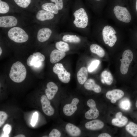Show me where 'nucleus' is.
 <instances>
[{
	"mask_svg": "<svg viewBox=\"0 0 137 137\" xmlns=\"http://www.w3.org/2000/svg\"><path fill=\"white\" fill-rule=\"evenodd\" d=\"M27 71L24 65L21 62L17 61L12 65L9 74L11 79L16 83H20L25 79Z\"/></svg>",
	"mask_w": 137,
	"mask_h": 137,
	"instance_id": "f257e3e1",
	"label": "nucleus"
},
{
	"mask_svg": "<svg viewBox=\"0 0 137 137\" xmlns=\"http://www.w3.org/2000/svg\"><path fill=\"white\" fill-rule=\"evenodd\" d=\"M8 35L11 40L17 43L25 42L29 38L28 35L25 30L18 27L10 29L8 32Z\"/></svg>",
	"mask_w": 137,
	"mask_h": 137,
	"instance_id": "f03ea898",
	"label": "nucleus"
},
{
	"mask_svg": "<svg viewBox=\"0 0 137 137\" xmlns=\"http://www.w3.org/2000/svg\"><path fill=\"white\" fill-rule=\"evenodd\" d=\"M75 19L74 24L77 27L84 28L88 25V18L87 14L83 8L76 10L73 13Z\"/></svg>",
	"mask_w": 137,
	"mask_h": 137,
	"instance_id": "7ed1b4c3",
	"label": "nucleus"
},
{
	"mask_svg": "<svg viewBox=\"0 0 137 137\" xmlns=\"http://www.w3.org/2000/svg\"><path fill=\"white\" fill-rule=\"evenodd\" d=\"M116 32L113 27L109 25L105 26L102 30V35L105 43L109 46H113L117 40L115 34Z\"/></svg>",
	"mask_w": 137,
	"mask_h": 137,
	"instance_id": "20e7f679",
	"label": "nucleus"
},
{
	"mask_svg": "<svg viewBox=\"0 0 137 137\" xmlns=\"http://www.w3.org/2000/svg\"><path fill=\"white\" fill-rule=\"evenodd\" d=\"M122 56V59H120V70L122 74L125 75L127 73L129 66L133 59L134 54L131 50L127 49L124 51Z\"/></svg>",
	"mask_w": 137,
	"mask_h": 137,
	"instance_id": "39448f33",
	"label": "nucleus"
},
{
	"mask_svg": "<svg viewBox=\"0 0 137 137\" xmlns=\"http://www.w3.org/2000/svg\"><path fill=\"white\" fill-rule=\"evenodd\" d=\"M53 72L57 75L59 80L62 83H67L70 81L71 74L67 71L62 64H55L53 67Z\"/></svg>",
	"mask_w": 137,
	"mask_h": 137,
	"instance_id": "423d86ee",
	"label": "nucleus"
},
{
	"mask_svg": "<svg viewBox=\"0 0 137 137\" xmlns=\"http://www.w3.org/2000/svg\"><path fill=\"white\" fill-rule=\"evenodd\" d=\"M113 11L116 17L119 20L126 23H129L130 21L131 15L126 8L116 6L114 8Z\"/></svg>",
	"mask_w": 137,
	"mask_h": 137,
	"instance_id": "0eeeda50",
	"label": "nucleus"
},
{
	"mask_svg": "<svg viewBox=\"0 0 137 137\" xmlns=\"http://www.w3.org/2000/svg\"><path fill=\"white\" fill-rule=\"evenodd\" d=\"M45 59L44 56L39 52L34 53L27 58V65L29 66H34L36 67H39L42 65V62Z\"/></svg>",
	"mask_w": 137,
	"mask_h": 137,
	"instance_id": "6e6552de",
	"label": "nucleus"
},
{
	"mask_svg": "<svg viewBox=\"0 0 137 137\" xmlns=\"http://www.w3.org/2000/svg\"><path fill=\"white\" fill-rule=\"evenodd\" d=\"M87 104L90 109L85 114V118L91 119L97 118L99 115V112L96 108L95 101L93 99H90L87 101Z\"/></svg>",
	"mask_w": 137,
	"mask_h": 137,
	"instance_id": "1a4fd4ad",
	"label": "nucleus"
},
{
	"mask_svg": "<svg viewBox=\"0 0 137 137\" xmlns=\"http://www.w3.org/2000/svg\"><path fill=\"white\" fill-rule=\"evenodd\" d=\"M79 102V99L78 98H74L71 102L65 105L63 108V112L64 114L67 116L72 115L77 110V105Z\"/></svg>",
	"mask_w": 137,
	"mask_h": 137,
	"instance_id": "9d476101",
	"label": "nucleus"
},
{
	"mask_svg": "<svg viewBox=\"0 0 137 137\" xmlns=\"http://www.w3.org/2000/svg\"><path fill=\"white\" fill-rule=\"evenodd\" d=\"M49 99L45 95H42L40 99L42 110L45 114L51 116L54 113V109L50 105Z\"/></svg>",
	"mask_w": 137,
	"mask_h": 137,
	"instance_id": "9b49d317",
	"label": "nucleus"
},
{
	"mask_svg": "<svg viewBox=\"0 0 137 137\" xmlns=\"http://www.w3.org/2000/svg\"><path fill=\"white\" fill-rule=\"evenodd\" d=\"M18 23L17 19L12 16H5L0 17V27L8 28L16 26Z\"/></svg>",
	"mask_w": 137,
	"mask_h": 137,
	"instance_id": "f8f14e48",
	"label": "nucleus"
},
{
	"mask_svg": "<svg viewBox=\"0 0 137 137\" xmlns=\"http://www.w3.org/2000/svg\"><path fill=\"white\" fill-rule=\"evenodd\" d=\"M47 88L45 90L46 95L49 100L53 99L58 92V88L54 82H50L46 84Z\"/></svg>",
	"mask_w": 137,
	"mask_h": 137,
	"instance_id": "ddd939ff",
	"label": "nucleus"
},
{
	"mask_svg": "<svg viewBox=\"0 0 137 137\" xmlns=\"http://www.w3.org/2000/svg\"><path fill=\"white\" fill-rule=\"evenodd\" d=\"M52 31L49 28L45 27L40 29L37 34V38L39 41L44 42L48 40L50 37Z\"/></svg>",
	"mask_w": 137,
	"mask_h": 137,
	"instance_id": "4468645a",
	"label": "nucleus"
},
{
	"mask_svg": "<svg viewBox=\"0 0 137 137\" xmlns=\"http://www.w3.org/2000/svg\"><path fill=\"white\" fill-rule=\"evenodd\" d=\"M128 122V118L123 115L122 112H119L116 114L115 118L112 119L111 123L114 126L122 127L125 126Z\"/></svg>",
	"mask_w": 137,
	"mask_h": 137,
	"instance_id": "2eb2a0df",
	"label": "nucleus"
},
{
	"mask_svg": "<svg viewBox=\"0 0 137 137\" xmlns=\"http://www.w3.org/2000/svg\"><path fill=\"white\" fill-rule=\"evenodd\" d=\"M65 56V52L55 49L52 51L50 54V62L53 64L57 63L62 59Z\"/></svg>",
	"mask_w": 137,
	"mask_h": 137,
	"instance_id": "dca6fc26",
	"label": "nucleus"
},
{
	"mask_svg": "<svg viewBox=\"0 0 137 137\" xmlns=\"http://www.w3.org/2000/svg\"><path fill=\"white\" fill-rule=\"evenodd\" d=\"M104 126L103 122L98 119H95L87 122L85 125V128L91 130H97L102 128Z\"/></svg>",
	"mask_w": 137,
	"mask_h": 137,
	"instance_id": "f3484780",
	"label": "nucleus"
},
{
	"mask_svg": "<svg viewBox=\"0 0 137 137\" xmlns=\"http://www.w3.org/2000/svg\"><path fill=\"white\" fill-rule=\"evenodd\" d=\"M65 128L67 133L72 137L78 136L81 133V131L79 128L71 123L67 124Z\"/></svg>",
	"mask_w": 137,
	"mask_h": 137,
	"instance_id": "a211bd4d",
	"label": "nucleus"
},
{
	"mask_svg": "<svg viewBox=\"0 0 137 137\" xmlns=\"http://www.w3.org/2000/svg\"><path fill=\"white\" fill-rule=\"evenodd\" d=\"M54 16V13L43 9L39 10L36 15L37 19L40 21L51 20Z\"/></svg>",
	"mask_w": 137,
	"mask_h": 137,
	"instance_id": "6ab92c4d",
	"label": "nucleus"
},
{
	"mask_svg": "<svg viewBox=\"0 0 137 137\" xmlns=\"http://www.w3.org/2000/svg\"><path fill=\"white\" fill-rule=\"evenodd\" d=\"M84 87L86 90L93 91L97 93L100 92L101 91L100 86L96 83L94 79L91 78L87 80L84 84Z\"/></svg>",
	"mask_w": 137,
	"mask_h": 137,
	"instance_id": "aec40b11",
	"label": "nucleus"
},
{
	"mask_svg": "<svg viewBox=\"0 0 137 137\" xmlns=\"http://www.w3.org/2000/svg\"><path fill=\"white\" fill-rule=\"evenodd\" d=\"M124 95V93L122 90L114 89L108 91L106 94V96L109 99L117 100L121 98Z\"/></svg>",
	"mask_w": 137,
	"mask_h": 137,
	"instance_id": "412c9836",
	"label": "nucleus"
},
{
	"mask_svg": "<svg viewBox=\"0 0 137 137\" xmlns=\"http://www.w3.org/2000/svg\"><path fill=\"white\" fill-rule=\"evenodd\" d=\"M88 76V70L86 68L81 67L78 72L77 78L79 83L81 85L84 84L87 80Z\"/></svg>",
	"mask_w": 137,
	"mask_h": 137,
	"instance_id": "4be33fe9",
	"label": "nucleus"
},
{
	"mask_svg": "<svg viewBox=\"0 0 137 137\" xmlns=\"http://www.w3.org/2000/svg\"><path fill=\"white\" fill-rule=\"evenodd\" d=\"M41 7L43 9L55 14L58 13L59 10L58 6L51 2L43 3L41 4Z\"/></svg>",
	"mask_w": 137,
	"mask_h": 137,
	"instance_id": "5701e85b",
	"label": "nucleus"
},
{
	"mask_svg": "<svg viewBox=\"0 0 137 137\" xmlns=\"http://www.w3.org/2000/svg\"><path fill=\"white\" fill-rule=\"evenodd\" d=\"M101 82L104 83H106L108 85H111L113 81V77L111 73L106 70L103 71L101 75Z\"/></svg>",
	"mask_w": 137,
	"mask_h": 137,
	"instance_id": "b1692460",
	"label": "nucleus"
},
{
	"mask_svg": "<svg viewBox=\"0 0 137 137\" xmlns=\"http://www.w3.org/2000/svg\"><path fill=\"white\" fill-rule=\"evenodd\" d=\"M90 49L92 53L96 54L100 57H103L105 55V52L104 49L97 44H91L90 46Z\"/></svg>",
	"mask_w": 137,
	"mask_h": 137,
	"instance_id": "393cba45",
	"label": "nucleus"
},
{
	"mask_svg": "<svg viewBox=\"0 0 137 137\" xmlns=\"http://www.w3.org/2000/svg\"><path fill=\"white\" fill-rule=\"evenodd\" d=\"M63 40L65 42L77 43L81 41V39L75 35L67 34L64 35L62 37Z\"/></svg>",
	"mask_w": 137,
	"mask_h": 137,
	"instance_id": "a878e982",
	"label": "nucleus"
},
{
	"mask_svg": "<svg viewBox=\"0 0 137 137\" xmlns=\"http://www.w3.org/2000/svg\"><path fill=\"white\" fill-rule=\"evenodd\" d=\"M126 130L129 133L134 137H137V125L132 122H130L126 127Z\"/></svg>",
	"mask_w": 137,
	"mask_h": 137,
	"instance_id": "bb28decb",
	"label": "nucleus"
},
{
	"mask_svg": "<svg viewBox=\"0 0 137 137\" xmlns=\"http://www.w3.org/2000/svg\"><path fill=\"white\" fill-rule=\"evenodd\" d=\"M55 47L57 49L62 52H66L70 49L68 44L64 41H60L55 44Z\"/></svg>",
	"mask_w": 137,
	"mask_h": 137,
	"instance_id": "cd10ccee",
	"label": "nucleus"
},
{
	"mask_svg": "<svg viewBox=\"0 0 137 137\" xmlns=\"http://www.w3.org/2000/svg\"><path fill=\"white\" fill-rule=\"evenodd\" d=\"M119 106L122 109L128 110L130 108L131 106V102L129 99L124 98L120 100L119 103Z\"/></svg>",
	"mask_w": 137,
	"mask_h": 137,
	"instance_id": "c85d7f7f",
	"label": "nucleus"
},
{
	"mask_svg": "<svg viewBox=\"0 0 137 137\" xmlns=\"http://www.w3.org/2000/svg\"><path fill=\"white\" fill-rule=\"evenodd\" d=\"M14 3L18 6L23 8L28 7L32 2V0H13Z\"/></svg>",
	"mask_w": 137,
	"mask_h": 137,
	"instance_id": "c756f323",
	"label": "nucleus"
},
{
	"mask_svg": "<svg viewBox=\"0 0 137 137\" xmlns=\"http://www.w3.org/2000/svg\"><path fill=\"white\" fill-rule=\"evenodd\" d=\"M10 6L8 3L3 0H0V13L5 14L9 10Z\"/></svg>",
	"mask_w": 137,
	"mask_h": 137,
	"instance_id": "7c9ffc66",
	"label": "nucleus"
},
{
	"mask_svg": "<svg viewBox=\"0 0 137 137\" xmlns=\"http://www.w3.org/2000/svg\"><path fill=\"white\" fill-rule=\"evenodd\" d=\"M100 63L98 60H95L92 61L89 65L88 70L90 72H92L95 70L98 67Z\"/></svg>",
	"mask_w": 137,
	"mask_h": 137,
	"instance_id": "2f4dec72",
	"label": "nucleus"
},
{
	"mask_svg": "<svg viewBox=\"0 0 137 137\" xmlns=\"http://www.w3.org/2000/svg\"><path fill=\"white\" fill-rule=\"evenodd\" d=\"M11 129V126L10 125L8 124L5 125L3 128L4 133L0 137H9V134L10 133Z\"/></svg>",
	"mask_w": 137,
	"mask_h": 137,
	"instance_id": "473e14b6",
	"label": "nucleus"
},
{
	"mask_svg": "<svg viewBox=\"0 0 137 137\" xmlns=\"http://www.w3.org/2000/svg\"><path fill=\"white\" fill-rule=\"evenodd\" d=\"M8 115L5 112L0 111V127L3 125L7 118Z\"/></svg>",
	"mask_w": 137,
	"mask_h": 137,
	"instance_id": "72a5a7b5",
	"label": "nucleus"
},
{
	"mask_svg": "<svg viewBox=\"0 0 137 137\" xmlns=\"http://www.w3.org/2000/svg\"><path fill=\"white\" fill-rule=\"evenodd\" d=\"M61 136V132L56 129H53L49 134V137H60Z\"/></svg>",
	"mask_w": 137,
	"mask_h": 137,
	"instance_id": "f704fd0d",
	"label": "nucleus"
},
{
	"mask_svg": "<svg viewBox=\"0 0 137 137\" xmlns=\"http://www.w3.org/2000/svg\"><path fill=\"white\" fill-rule=\"evenodd\" d=\"M63 0H49L51 2L55 4L58 7L59 10H62L63 6Z\"/></svg>",
	"mask_w": 137,
	"mask_h": 137,
	"instance_id": "c9c22d12",
	"label": "nucleus"
},
{
	"mask_svg": "<svg viewBox=\"0 0 137 137\" xmlns=\"http://www.w3.org/2000/svg\"><path fill=\"white\" fill-rule=\"evenodd\" d=\"M38 115V113L37 112L33 113L31 122V124L32 126H34L37 122Z\"/></svg>",
	"mask_w": 137,
	"mask_h": 137,
	"instance_id": "e433bc0d",
	"label": "nucleus"
},
{
	"mask_svg": "<svg viewBox=\"0 0 137 137\" xmlns=\"http://www.w3.org/2000/svg\"><path fill=\"white\" fill-rule=\"evenodd\" d=\"M111 135L107 133H101L98 136V137H111Z\"/></svg>",
	"mask_w": 137,
	"mask_h": 137,
	"instance_id": "4c0bfd02",
	"label": "nucleus"
},
{
	"mask_svg": "<svg viewBox=\"0 0 137 137\" xmlns=\"http://www.w3.org/2000/svg\"><path fill=\"white\" fill-rule=\"evenodd\" d=\"M25 136L22 134H19L18 135L15 136H14V137H25Z\"/></svg>",
	"mask_w": 137,
	"mask_h": 137,
	"instance_id": "58836bf2",
	"label": "nucleus"
},
{
	"mask_svg": "<svg viewBox=\"0 0 137 137\" xmlns=\"http://www.w3.org/2000/svg\"><path fill=\"white\" fill-rule=\"evenodd\" d=\"M0 55L1 56L2 53V50L1 47H0Z\"/></svg>",
	"mask_w": 137,
	"mask_h": 137,
	"instance_id": "ea45409f",
	"label": "nucleus"
},
{
	"mask_svg": "<svg viewBox=\"0 0 137 137\" xmlns=\"http://www.w3.org/2000/svg\"><path fill=\"white\" fill-rule=\"evenodd\" d=\"M136 9L137 12V0H136Z\"/></svg>",
	"mask_w": 137,
	"mask_h": 137,
	"instance_id": "a19ab883",
	"label": "nucleus"
},
{
	"mask_svg": "<svg viewBox=\"0 0 137 137\" xmlns=\"http://www.w3.org/2000/svg\"><path fill=\"white\" fill-rule=\"evenodd\" d=\"M135 106L136 108H137V100L136 101L135 103Z\"/></svg>",
	"mask_w": 137,
	"mask_h": 137,
	"instance_id": "79ce46f5",
	"label": "nucleus"
},
{
	"mask_svg": "<svg viewBox=\"0 0 137 137\" xmlns=\"http://www.w3.org/2000/svg\"><path fill=\"white\" fill-rule=\"evenodd\" d=\"M42 137H48V136H46V135H45V136H42Z\"/></svg>",
	"mask_w": 137,
	"mask_h": 137,
	"instance_id": "37998d69",
	"label": "nucleus"
},
{
	"mask_svg": "<svg viewBox=\"0 0 137 137\" xmlns=\"http://www.w3.org/2000/svg\"><path fill=\"white\" fill-rule=\"evenodd\" d=\"M96 0L97 1H100L101 0Z\"/></svg>",
	"mask_w": 137,
	"mask_h": 137,
	"instance_id": "c03bdc74",
	"label": "nucleus"
}]
</instances>
